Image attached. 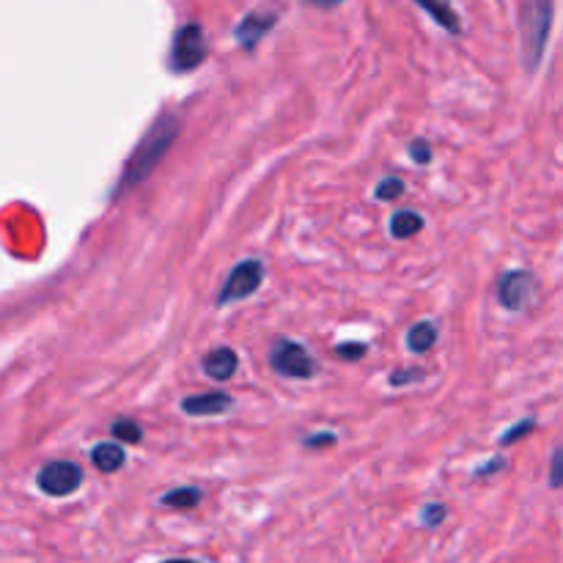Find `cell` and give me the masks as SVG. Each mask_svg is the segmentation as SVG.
Masks as SVG:
<instances>
[{
	"label": "cell",
	"instance_id": "5bb4252c",
	"mask_svg": "<svg viewBox=\"0 0 563 563\" xmlns=\"http://www.w3.org/2000/svg\"><path fill=\"white\" fill-rule=\"evenodd\" d=\"M438 335H440V328L434 322L412 324V328L407 330V350L416 352V355H423V352L432 350Z\"/></svg>",
	"mask_w": 563,
	"mask_h": 563
},
{
	"label": "cell",
	"instance_id": "30bf717a",
	"mask_svg": "<svg viewBox=\"0 0 563 563\" xmlns=\"http://www.w3.org/2000/svg\"><path fill=\"white\" fill-rule=\"evenodd\" d=\"M201 368L209 379H214V383H229L236 374V368H240V355H236L231 346H214L212 352L203 355Z\"/></svg>",
	"mask_w": 563,
	"mask_h": 563
},
{
	"label": "cell",
	"instance_id": "ffe728a7",
	"mask_svg": "<svg viewBox=\"0 0 563 563\" xmlns=\"http://www.w3.org/2000/svg\"><path fill=\"white\" fill-rule=\"evenodd\" d=\"M339 443V434L335 432H313V434H306L302 438V445H306L308 451H322V449H330V445Z\"/></svg>",
	"mask_w": 563,
	"mask_h": 563
},
{
	"label": "cell",
	"instance_id": "603a6c76",
	"mask_svg": "<svg viewBox=\"0 0 563 563\" xmlns=\"http://www.w3.org/2000/svg\"><path fill=\"white\" fill-rule=\"evenodd\" d=\"M416 379H423V372L418 366H407L390 374V385H394V388H405V385L416 383Z\"/></svg>",
	"mask_w": 563,
	"mask_h": 563
},
{
	"label": "cell",
	"instance_id": "e0dca14e",
	"mask_svg": "<svg viewBox=\"0 0 563 563\" xmlns=\"http://www.w3.org/2000/svg\"><path fill=\"white\" fill-rule=\"evenodd\" d=\"M405 192H407V181L401 179V176H385V179H379V185L374 187V198L383 203L396 201V198H401Z\"/></svg>",
	"mask_w": 563,
	"mask_h": 563
},
{
	"label": "cell",
	"instance_id": "4316f807",
	"mask_svg": "<svg viewBox=\"0 0 563 563\" xmlns=\"http://www.w3.org/2000/svg\"><path fill=\"white\" fill-rule=\"evenodd\" d=\"M165 563H192V561H185V559H176V561H165Z\"/></svg>",
	"mask_w": 563,
	"mask_h": 563
},
{
	"label": "cell",
	"instance_id": "484cf974",
	"mask_svg": "<svg viewBox=\"0 0 563 563\" xmlns=\"http://www.w3.org/2000/svg\"><path fill=\"white\" fill-rule=\"evenodd\" d=\"M306 3L317 5V9H335V5L346 3V0H306Z\"/></svg>",
	"mask_w": 563,
	"mask_h": 563
},
{
	"label": "cell",
	"instance_id": "d4e9b609",
	"mask_svg": "<svg viewBox=\"0 0 563 563\" xmlns=\"http://www.w3.org/2000/svg\"><path fill=\"white\" fill-rule=\"evenodd\" d=\"M504 467H506L504 456H493V460H489L487 465L476 467V473H473V476H476V478H489V476H495V473L504 471Z\"/></svg>",
	"mask_w": 563,
	"mask_h": 563
},
{
	"label": "cell",
	"instance_id": "3957f363",
	"mask_svg": "<svg viewBox=\"0 0 563 563\" xmlns=\"http://www.w3.org/2000/svg\"><path fill=\"white\" fill-rule=\"evenodd\" d=\"M209 44L207 33L198 22H185L179 31L174 33V42H170V55L168 66L176 75H187V71L198 69V66L207 60Z\"/></svg>",
	"mask_w": 563,
	"mask_h": 563
},
{
	"label": "cell",
	"instance_id": "44dd1931",
	"mask_svg": "<svg viewBox=\"0 0 563 563\" xmlns=\"http://www.w3.org/2000/svg\"><path fill=\"white\" fill-rule=\"evenodd\" d=\"M445 517H449V509H445L443 504H427V506H423V511H421V522L427 528L443 526Z\"/></svg>",
	"mask_w": 563,
	"mask_h": 563
},
{
	"label": "cell",
	"instance_id": "d6986e66",
	"mask_svg": "<svg viewBox=\"0 0 563 563\" xmlns=\"http://www.w3.org/2000/svg\"><path fill=\"white\" fill-rule=\"evenodd\" d=\"M335 355H339L341 361H363V357L368 355V346L363 344V341H341V344L335 346Z\"/></svg>",
	"mask_w": 563,
	"mask_h": 563
},
{
	"label": "cell",
	"instance_id": "5b68a950",
	"mask_svg": "<svg viewBox=\"0 0 563 563\" xmlns=\"http://www.w3.org/2000/svg\"><path fill=\"white\" fill-rule=\"evenodd\" d=\"M264 284V262L262 258H245V262L236 264L229 273V278L223 280L218 291V306H231V302H242L247 297L256 295Z\"/></svg>",
	"mask_w": 563,
	"mask_h": 563
},
{
	"label": "cell",
	"instance_id": "8fae6325",
	"mask_svg": "<svg viewBox=\"0 0 563 563\" xmlns=\"http://www.w3.org/2000/svg\"><path fill=\"white\" fill-rule=\"evenodd\" d=\"M416 5H421L445 33L451 36H460L462 33V16L454 9V0H416Z\"/></svg>",
	"mask_w": 563,
	"mask_h": 563
},
{
	"label": "cell",
	"instance_id": "ba28073f",
	"mask_svg": "<svg viewBox=\"0 0 563 563\" xmlns=\"http://www.w3.org/2000/svg\"><path fill=\"white\" fill-rule=\"evenodd\" d=\"M275 25H278V14H275V11H267V9L247 11V14L240 20V25L234 27V38L240 42V47L245 49V53H253V49L258 47V42H262Z\"/></svg>",
	"mask_w": 563,
	"mask_h": 563
},
{
	"label": "cell",
	"instance_id": "4fadbf2b",
	"mask_svg": "<svg viewBox=\"0 0 563 563\" xmlns=\"http://www.w3.org/2000/svg\"><path fill=\"white\" fill-rule=\"evenodd\" d=\"M388 229L394 240H410V236L423 231V214L416 212V209H399V212L390 218Z\"/></svg>",
	"mask_w": 563,
	"mask_h": 563
},
{
	"label": "cell",
	"instance_id": "7c38bea8",
	"mask_svg": "<svg viewBox=\"0 0 563 563\" xmlns=\"http://www.w3.org/2000/svg\"><path fill=\"white\" fill-rule=\"evenodd\" d=\"M91 465L99 473H119L126 465V454L115 443H99L91 449Z\"/></svg>",
	"mask_w": 563,
	"mask_h": 563
},
{
	"label": "cell",
	"instance_id": "2e32d148",
	"mask_svg": "<svg viewBox=\"0 0 563 563\" xmlns=\"http://www.w3.org/2000/svg\"><path fill=\"white\" fill-rule=\"evenodd\" d=\"M159 504L174 506V509H192V506L201 504V489H198V487L170 489V493L163 495V500H159Z\"/></svg>",
	"mask_w": 563,
	"mask_h": 563
},
{
	"label": "cell",
	"instance_id": "6da1fadb",
	"mask_svg": "<svg viewBox=\"0 0 563 563\" xmlns=\"http://www.w3.org/2000/svg\"><path fill=\"white\" fill-rule=\"evenodd\" d=\"M179 130L181 121L174 110H165V113H159L157 119H154V124L148 126L146 135L141 137V143H137L135 152H132V157L126 159L124 170H121V179L119 185H115V198L135 190L137 185H143V181L159 168L165 154L170 152V146H174L176 137H179Z\"/></svg>",
	"mask_w": 563,
	"mask_h": 563
},
{
	"label": "cell",
	"instance_id": "277c9868",
	"mask_svg": "<svg viewBox=\"0 0 563 563\" xmlns=\"http://www.w3.org/2000/svg\"><path fill=\"white\" fill-rule=\"evenodd\" d=\"M269 366L275 368V374L286 379H311L319 368L311 352L300 341L291 339L275 341L273 350H269Z\"/></svg>",
	"mask_w": 563,
	"mask_h": 563
},
{
	"label": "cell",
	"instance_id": "52a82bcc",
	"mask_svg": "<svg viewBox=\"0 0 563 563\" xmlns=\"http://www.w3.org/2000/svg\"><path fill=\"white\" fill-rule=\"evenodd\" d=\"M537 291V278L526 269H509L498 280V302L506 311H522Z\"/></svg>",
	"mask_w": 563,
	"mask_h": 563
},
{
	"label": "cell",
	"instance_id": "9a60e30c",
	"mask_svg": "<svg viewBox=\"0 0 563 563\" xmlns=\"http://www.w3.org/2000/svg\"><path fill=\"white\" fill-rule=\"evenodd\" d=\"M110 434H113L115 440H121V443L137 445L143 440V427L135 418H115V421L110 423Z\"/></svg>",
	"mask_w": 563,
	"mask_h": 563
},
{
	"label": "cell",
	"instance_id": "8992f818",
	"mask_svg": "<svg viewBox=\"0 0 563 563\" xmlns=\"http://www.w3.org/2000/svg\"><path fill=\"white\" fill-rule=\"evenodd\" d=\"M36 484L44 495H49V498H66V495L80 489L82 471L77 462H69V460L47 462V465L38 471Z\"/></svg>",
	"mask_w": 563,
	"mask_h": 563
},
{
	"label": "cell",
	"instance_id": "7a4b0ae2",
	"mask_svg": "<svg viewBox=\"0 0 563 563\" xmlns=\"http://www.w3.org/2000/svg\"><path fill=\"white\" fill-rule=\"evenodd\" d=\"M555 0H522V64L528 71H537L544 58L553 31Z\"/></svg>",
	"mask_w": 563,
	"mask_h": 563
},
{
	"label": "cell",
	"instance_id": "7402d4cb",
	"mask_svg": "<svg viewBox=\"0 0 563 563\" xmlns=\"http://www.w3.org/2000/svg\"><path fill=\"white\" fill-rule=\"evenodd\" d=\"M410 157H412V163L429 165V163H432V157H434L432 143L423 141V137H418V141H412V143H410Z\"/></svg>",
	"mask_w": 563,
	"mask_h": 563
},
{
	"label": "cell",
	"instance_id": "cb8c5ba5",
	"mask_svg": "<svg viewBox=\"0 0 563 563\" xmlns=\"http://www.w3.org/2000/svg\"><path fill=\"white\" fill-rule=\"evenodd\" d=\"M550 487H563V449L553 454V462H550Z\"/></svg>",
	"mask_w": 563,
	"mask_h": 563
},
{
	"label": "cell",
	"instance_id": "9c48e42d",
	"mask_svg": "<svg viewBox=\"0 0 563 563\" xmlns=\"http://www.w3.org/2000/svg\"><path fill=\"white\" fill-rule=\"evenodd\" d=\"M234 407V396L225 390H209V394H196L181 399V412L192 418H214L225 416Z\"/></svg>",
	"mask_w": 563,
	"mask_h": 563
},
{
	"label": "cell",
	"instance_id": "ac0fdd59",
	"mask_svg": "<svg viewBox=\"0 0 563 563\" xmlns=\"http://www.w3.org/2000/svg\"><path fill=\"white\" fill-rule=\"evenodd\" d=\"M533 429H537V421H533V418H522V421L515 423V427H511L509 432L500 434V445L520 443V440L528 438V432H533Z\"/></svg>",
	"mask_w": 563,
	"mask_h": 563
}]
</instances>
